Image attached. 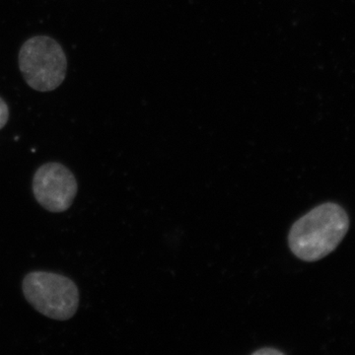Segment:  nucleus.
<instances>
[{
	"label": "nucleus",
	"instance_id": "f257e3e1",
	"mask_svg": "<svg viewBox=\"0 0 355 355\" xmlns=\"http://www.w3.org/2000/svg\"><path fill=\"white\" fill-rule=\"evenodd\" d=\"M349 227V216L342 207L336 203H324L292 225L288 235L289 248L300 260H321L335 251Z\"/></svg>",
	"mask_w": 355,
	"mask_h": 355
},
{
	"label": "nucleus",
	"instance_id": "f03ea898",
	"mask_svg": "<svg viewBox=\"0 0 355 355\" xmlns=\"http://www.w3.org/2000/svg\"><path fill=\"white\" fill-rule=\"evenodd\" d=\"M19 69L30 87L50 92L64 81L67 55L62 46L51 37H33L21 48Z\"/></svg>",
	"mask_w": 355,
	"mask_h": 355
},
{
	"label": "nucleus",
	"instance_id": "7ed1b4c3",
	"mask_svg": "<svg viewBox=\"0 0 355 355\" xmlns=\"http://www.w3.org/2000/svg\"><path fill=\"white\" fill-rule=\"evenodd\" d=\"M23 293L28 302L44 316L67 321L79 305L76 284L64 275L46 272L28 273L23 279Z\"/></svg>",
	"mask_w": 355,
	"mask_h": 355
},
{
	"label": "nucleus",
	"instance_id": "20e7f679",
	"mask_svg": "<svg viewBox=\"0 0 355 355\" xmlns=\"http://www.w3.org/2000/svg\"><path fill=\"white\" fill-rule=\"evenodd\" d=\"M78 184L74 175L60 163L44 164L35 173L33 193L37 202L50 212H64L71 207Z\"/></svg>",
	"mask_w": 355,
	"mask_h": 355
},
{
	"label": "nucleus",
	"instance_id": "39448f33",
	"mask_svg": "<svg viewBox=\"0 0 355 355\" xmlns=\"http://www.w3.org/2000/svg\"><path fill=\"white\" fill-rule=\"evenodd\" d=\"M9 109L6 101L0 97V130H2L8 121Z\"/></svg>",
	"mask_w": 355,
	"mask_h": 355
},
{
	"label": "nucleus",
	"instance_id": "423d86ee",
	"mask_svg": "<svg viewBox=\"0 0 355 355\" xmlns=\"http://www.w3.org/2000/svg\"><path fill=\"white\" fill-rule=\"evenodd\" d=\"M253 354H261V355L268 354V355H270V354H282V352H280V350L273 349V347H270V349H268V347H265V349L257 350V352H254Z\"/></svg>",
	"mask_w": 355,
	"mask_h": 355
}]
</instances>
